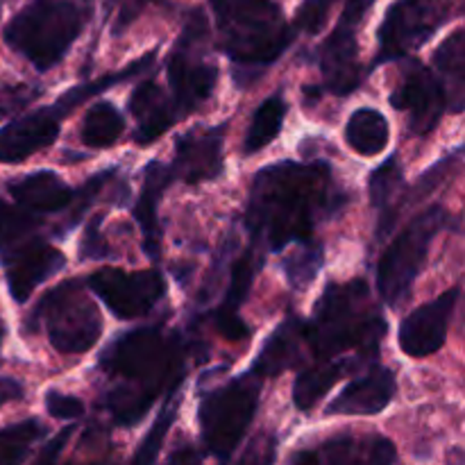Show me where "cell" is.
Returning <instances> with one entry per match:
<instances>
[{"label":"cell","mask_w":465,"mask_h":465,"mask_svg":"<svg viewBox=\"0 0 465 465\" xmlns=\"http://www.w3.org/2000/svg\"><path fill=\"white\" fill-rule=\"evenodd\" d=\"M286 109H289V104H286L282 95H271V98H266L259 104V109L252 116V123H250L248 134H245V153H259V150L275 141L282 125H284Z\"/></svg>","instance_id":"f1b7e54d"},{"label":"cell","mask_w":465,"mask_h":465,"mask_svg":"<svg viewBox=\"0 0 465 465\" xmlns=\"http://www.w3.org/2000/svg\"><path fill=\"white\" fill-rule=\"evenodd\" d=\"M259 263H262V257H259L254 250H245V252L236 259L234 266H232L230 286H227V293L221 304V312H239V307L245 302L250 289H252V282L259 271Z\"/></svg>","instance_id":"e575fe53"},{"label":"cell","mask_w":465,"mask_h":465,"mask_svg":"<svg viewBox=\"0 0 465 465\" xmlns=\"http://www.w3.org/2000/svg\"><path fill=\"white\" fill-rule=\"evenodd\" d=\"M213 321H216V330L223 339L243 341L245 336H250L248 325L241 321L239 312H221V309H218L216 316H213Z\"/></svg>","instance_id":"60d3db41"},{"label":"cell","mask_w":465,"mask_h":465,"mask_svg":"<svg viewBox=\"0 0 465 465\" xmlns=\"http://www.w3.org/2000/svg\"><path fill=\"white\" fill-rule=\"evenodd\" d=\"M86 286L121 321L143 318L166 295V282H163L162 272L154 271V268L139 272L103 268L86 280Z\"/></svg>","instance_id":"8fae6325"},{"label":"cell","mask_w":465,"mask_h":465,"mask_svg":"<svg viewBox=\"0 0 465 465\" xmlns=\"http://www.w3.org/2000/svg\"><path fill=\"white\" fill-rule=\"evenodd\" d=\"M391 104L409 114V127L418 136L434 132L448 109L439 77L418 59H411L402 66V80L391 94Z\"/></svg>","instance_id":"7c38bea8"},{"label":"cell","mask_w":465,"mask_h":465,"mask_svg":"<svg viewBox=\"0 0 465 465\" xmlns=\"http://www.w3.org/2000/svg\"><path fill=\"white\" fill-rule=\"evenodd\" d=\"M352 368L350 361H339L336 359H322V363L309 368L302 375H298L293 384V402L300 411H312L318 400L330 393L331 386Z\"/></svg>","instance_id":"484cf974"},{"label":"cell","mask_w":465,"mask_h":465,"mask_svg":"<svg viewBox=\"0 0 465 465\" xmlns=\"http://www.w3.org/2000/svg\"><path fill=\"white\" fill-rule=\"evenodd\" d=\"M227 123L216 127L189 130L175 141L173 153V175L189 184L216 180L223 171V143H225Z\"/></svg>","instance_id":"9a60e30c"},{"label":"cell","mask_w":465,"mask_h":465,"mask_svg":"<svg viewBox=\"0 0 465 465\" xmlns=\"http://www.w3.org/2000/svg\"><path fill=\"white\" fill-rule=\"evenodd\" d=\"M209 35V21L203 9L189 14L184 32L168 57V84L173 91V107L177 118L189 116L213 94L218 66L203 48Z\"/></svg>","instance_id":"9c48e42d"},{"label":"cell","mask_w":465,"mask_h":465,"mask_svg":"<svg viewBox=\"0 0 465 465\" xmlns=\"http://www.w3.org/2000/svg\"><path fill=\"white\" fill-rule=\"evenodd\" d=\"M316 463H371L386 465L398 459L395 445L381 436H368V439H331L322 445L321 452H313Z\"/></svg>","instance_id":"cb8c5ba5"},{"label":"cell","mask_w":465,"mask_h":465,"mask_svg":"<svg viewBox=\"0 0 465 465\" xmlns=\"http://www.w3.org/2000/svg\"><path fill=\"white\" fill-rule=\"evenodd\" d=\"M304 345V322L300 318L289 316L284 322L277 325V330L268 336L263 348L259 350L257 359L252 363L254 375L262 377H277L280 372L298 366L302 359Z\"/></svg>","instance_id":"ffe728a7"},{"label":"cell","mask_w":465,"mask_h":465,"mask_svg":"<svg viewBox=\"0 0 465 465\" xmlns=\"http://www.w3.org/2000/svg\"><path fill=\"white\" fill-rule=\"evenodd\" d=\"M341 200L327 163L282 162L254 175L245 223L254 243L280 252L293 241H307Z\"/></svg>","instance_id":"6da1fadb"},{"label":"cell","mask_w":465,"mask_h":465,"mask_svg":"<svg viewBox=\"0 0 465 465\" xmlns=\"http://www.w3.org/2000/svg\"><path fill=\"white\" fill-rule=\"evenodd\" d=\"M448 221L450 213L440 204L425 209L395 236L393 243L381 254L377 266V291L389 307L398 309L411 295L431 243Z\"/></svg>","instance_id":"52a82bcc"},{"label":"cell","mask_w":465,"mask_h":465,"mask_svg":"<svg viewBox=\"0 0 465 465\" xmlns=\"http://www.w3.org/2000/svg\"><path fill=\"white\" fill-rule=\"evenodd\" d=\"M334 3L336 0H304L298 9V16H295L298 30L309 32V35H316L318 30H322Z\"/></svg>","instance_id":"f35d334b"},{"label":"cell","mask_w":465,"mask_h":465,"mask_svg":"<svg viewBox=\"0 0 465 465\" xmlns=\"http://www.w3.org/2000/svg\"><path fill=\"white\" fill-rule=\"evenodd\" d=\"M389 121L377 109H357L345 127V139L354 153L375 157L389 145Z\"/></svg>","instance_id":"4316f807"},{"label":"cell","mask_w":465,"mask_h":465,"mask_svg":"<svg viewBox=\"0 0 465 465\" xmlns=\"http://www.w3.org/2000/svg\"><path fill=\"white\" fill-rule=\"evenodd\" d=\"M45 434V427L39 420H23L18 425L0 430V463L25 461L32 445Z\"/></svg>","instance_id":"836d02e7"},{"label":"cell","mask_w":465,"mask_h":465,"mask_svg":"<svg viewBox=\"0 0 465 465\" xmlns=\"http://www.w3.org/2000/svg\"><path fill=\"white\" fill-rule=\"evenodd\" d=\"M434 66L440 75V89L450 112H463L465 103V35L454 30L434 53Z\"/></svg>","instance_id":"603a6c76"},{"label":"cell","mask_w":465,"mask_h":465,"mask_svg":"<svg viewBox=\"0 0 465 465\" xmlns=\"http://www.w3.org/2000/svg\"><path fill=\"white\" fill-rule=\"evenodd\" d=\"M130 112L136 118L134 141L141 145L157 141L177 121L173 100H166L163 91L150 80L141 82L134 89V94L130 95Z\"/></svg>","instance_id":"44dd1931"},{"label":"cell","mask_w":465,"mask_h":465,"mask_svg":"<svg viewBox=\"0 0 465 465\" xmlns=\"http://www.w3.org/2000/svg\"><path fill=\"white\" fill-rule=\"evenodd\" d=\"M36 225H39V218L35 216V212L0 200V252L30 234Z\"/></svg>","instance_id":"d590c367"},{"label":"cell","mask_w":465,"mask_h":465,"mask_svg":"<svg viewBox=\"0 0 465 465\" xmlns=\"http://www.w3.org/2000/svg\"><path fill=\"white\" fill-rule=\"evenodd\" d=\"M372 3H375V0H348L339 25L350 27V30H357V25L363 21V16H366L368 9L372 7Z\"/></svg>","instance_id":"7bdbcfd3"},{"label":"cell","mask_w":465,"mask_h":465,"mask_svg":"<svg viewBox=\"0 0 465 465\" xmlns=\"http://www.w3.org/2000/svg\"><path fill=\"white\" fill-rule=\"evenodd\" d=\"M221 48L239 68L277 62L293 41L284 14L272 0H209Z\"/></svg>","instance_id":"277c9868"},{"label":"cell","mask_w":465,"mask_h":465,"mask_svg":"<svg viewBox=\"0 0 465 465\" xmlns=\"http://www.w3.org/2000/svg\"><path fill=\"white\" fill-rule=\"evenodd\" d=\"M450 16L452 0H395L377 32V54L371 71L416 53L450 21Z\"/></svg>","instance_id":"30bf717a"},{"label":"cell","mask_w":465,"mask_h":465,"mask_svg":"<svg viewBox=\"0 0 465 465\" xmlns=\"http://www.w3.org/2000/svg\"><path fill=\"white\" fill-rule=\"evenodd\" d=\"M125 130L121 112L107 100H100L86 112L84 123H82V141L89 148H109L121 139Z\"/></svg>","instance_id":"83f0119b"},{"label":"cell","mask_w":465,"mask_h":465,"mask_svg":"<svg viewBox=\"0 0 465 465\" xmlns=\"http://www.w3.org/2000/svg\"><path fill=\"white\" fill-rule=\"evenodd\" d=\"M259 404V377L243 372L236 380L207 391L200 400L198 422L204 448L221 461H227L248 434Z\"/></svg>","instance_id":"8992f818"},{"label":"cell","mask_w":465,"mask_h":465,"mask_svg":"<svg viewBox=\"0 0 465 465\" xmlns=\"http://www.w3.org/2000/svg\"><path fill=\"white\" fill-rule=\"evenodd\" d=\"M44 322L48 341L59 354H84L98 343L103 334V318L98 304L86 293L80 280L64 282L41 298L30 316L32 327Z\"/></svg>","instance_id":"ba28073f"},{"label":"cell","mask_w":465,"mask_h":465,"mask_svg":"<svg viewBox=\"0 0 465 465\" xmlns=\"http://www.w3.org/2000/svg\"><path fill=\"white\" fill-rule=\"evenodd\" d=\"M180 404H182V393H180V386H177V389H173L171 393H168V400L163 402V407L159 409L157 420L153 422V427H150V431L145 434V439L141 440L139 450H136L132 461L139 465H148L157 461L159 452H162L163 448V440H166L168 431H171L173 422H175L177 418V411H180Z\"/></svg>","instance_id":"1f68e13d"},{"label":"cell","mask_w":465,"mask_h":465,"mask_svg":"<svg viewBox=\"0 0 465 465\" xmlns=\"http://www.w3.org/2000/svg\"><path fill=\"white\" fill-rule=\"evenodd\" d=\"M457 154H450V157L440 159V162L436 163V166H431L430 171L422 173V177L416 182V184H413V189H409L407 193H404V191H402V193L398 195V200H395V203H393V207H391L389 212L380 213V225H377V239H384L386 234H391V232H393V227L398 225L400 218H402L404 213L409 212V209L416 207V204L420 203V200L430 198V195L434 193V191L439 189L440 184H443L445 177H448L450 173H452L454 168H457V163H459Z\"/></svg>","instance_id":"d4e9b609"},{"label":"cell","mask_w":465,"mask_h":465,"mask_svg":"<svg viewBox=\"0 0 465 465\" xmlns=\"http://www.w3.org/2000/svg\"><path fill=\"white\" fill-rule=\"evenodd\" d=\"M171 463H198L203 461V454L195 452L193 448H184L182 452H175L171 454V459H168Z\"/></svg>","instance_id":"bcb514c9"},{"label":"cell","mask_w":465,"mask_h":465,"mask_svg":"<svg viewBox=\"0 0 465 465\" xmlns=\"http://www.w3.org/2000/svg\"><path fill=\"white\" fill-rule=\"evenodd\" d=\"M16 204L35 213H57L71 204L73 191L53 171H36L9 184Z\"/></svg>","instance_id":"7402d4cb"},{"label":"cell","mask_w":465,"mask_h":465,"mask_svg":"<svg viewBox=\"0 0 465 465\" xmlns=\"http://www.w3.org/2000/svg\"><path fill=\"white\" fill-rule=\"evenodd\" d=\"M154 54H157V53H154V50H153V53L143 54V57H141V59L132 62L130 66L125 68V71H118V73H114V75L98 77V80L86 82V84L73 86V89H68L66 94H62L57 100H54V104H53L54 112H57L59 116H64V114H71L73 109L77 107V104L84 103V100L91 98V95L100 94V91H104V89H112L114 84H118V82H123V80H130V77H134L136 73L145 71V68H148L150 64H153Z\"/></svg>","instance_id":"f546056e"},{"label":"cell","mask_w":465,"mask_h":465,"mask_svg":"<svg viewBox=\"0 0 465 465\" xmlns=\"http://www.w3.org/2000/svg\"><path fill=\"white\" fill-rule=\"evenodd\" d=\"M100 223H103V216L98 213L86 225L84 236L80 241V262H103V259L112 257V250H109L107 241L100 234Z\"/></svg>","instance_id":"74e56055"},{"label":"cell","mask_w":465,"mask_h":465,"mask_svg":"<svg viewBox=\"0 0 465 465\" xmlns=\"http://www.w3.org/2000/svg\"><path fill=\"white\" fill-rule=\"evenodd\" d=\"M368 191H371L372 207L380 213L389 212L398 195L404 191V168L400 163L398 154L386 159L381 166H377L371 173V182H368Z\"/></svg>","instance_id":"d6a6232c"},{"label":"cell","mask_w":465,"mask_h":465,"mask_svg":"<svg viewBox=\"0 0 465 465\" xmlns=\"http://www.w3.org/2000/svg\"><path fill=\"white\" fill-rule=\"evenodd\" d=\"M175 180L171 166L162 162H150L143 171V184H141L139 200L134 204V221L139 223L143 232L145 252L153 262L159 259V241H162V230H159V203H162L163 191Z\"/></svg>","instance_id":"d6986e66"},{"label":"cell","mask_w":465,"mask_h":465,"mask_svg":"<svg viewBox=\"0 0 465 465\" xmlns=\"http://www.w3.org/2000/svg\"><path fill=\"white\" fill-rule=\"evenodd\" d=\"M384 334V316L371 302V291L363 280L348 284L330 282L313 309L312 321L304 322V343H309L318 359H336L348 350L372 354Z\"/></svg>","instance_id":"3957f363"},{"label":"cell","mask_w":465,"mask_h":465,"mask_svg":"<svg viewBox=\"0 0 465 465\" xmlns=\"http://www.w3.org/2000/svg\"><path fill=\"white\" fill-rule=\"evenodd\" d=\"M459 289L445 291L443 295L413 309L400 325V348L407 357L425 359L439 352L448 339L450 321L459 302Z\"/></svg>","instance_id":"4fadbf2b"},{"label":"cell","mask_w":465,"mask_h":465,"mask_svg":"<svg viewBox=\"0 0 465 465\" xmlns=\"http://www.w3.org/2000/svg\"><path fill=\"white\" fill-rule=\"evenodd\" d=\"M321 71L325 89L336 95H348L361 84L357 30L336 25L321 48Z\"/></svg>","instance_id":"ac0fdd59"},{"label":"cell","mask_w":465,"mask_h":465,"mask_svg":"<svg viewBox=\"0 0 465 465\" xmlns=\"http://www.w3.org/2000/svg\"><path fill=\"white\" fill-rule=\"evenodd\" d=\"M73 431H75V427H66V430L59 431V434L54 436L53 440H48V443H45V448L41 450L39 457H36V463H53V461H57L59 452H62L64 445L68 443V439H71V436H73Z\"/></svg>","instance_id":"ee69618b"},{"label":"cell","mask_w":465,"mask_h":465,"mask_svg":"<svg viewBox=\"0 0 465 465\" xmlns=\"http://www.w3.org/2000/svg\"><path fill=\"white\" fill-rule=\"evenodd\" d=\"M298 248L293 252H289L282 262L284 268V275L289 280V284L295 291H302L312 284L318 277V272L322 271V263H325V248L321 243H312V241H298Z\"/></svg>","instance_id":"4dcf8cb0"},{"label":"cell","mask_w":465,"mask_h":465,"mask_svg":"<svg viewBox=\"0 0 465 465\" xmlns=\"http://www.w3.org/2000/svg\"><path fill=\"white\" fill-rule=\"evenodd\" d=\"M112 3H116V25H114V30L123 32L143 12L145 5L154 3V0H112Z\"/></svg>","instance_id":"b9f144b4"},{"label":"cell","mask_w":465,"mask_h":465,"mask_svg":"<svg viewBox=\"0 0 465 465\" xmlns=\"http://www.w3.org/2000/svg\"><path fill=\"white\" fill-rule=\"evenodd\" d=\"M23 398V386L18 384L16 380L12 377H0V407L12 400H21Z\"/></svg>","instance_id":"f6af8a7d"},{"label":"cell","mask_w":465,"mask_h":465,"mask_svg":"<svg viewBox=\"0 0 465 465\" xmlns=\"http://www.w3.org/2000/svg\"><path fill=\"white\" fill-rule=\"evenodd\" d=\"M109 175H112V171H104V173H95L94 177H91L89 182H84V184L80 186V189L73 193L71 198V218H68L66 223H64V230H71V227H75L77 223L82 221V216H84L86 209L91 207V203H94L95 198H98V193L103 191V186L107 184Z\"/></svg>","instance_id":"8d00e7d4"},{"label":"cell","mask_w":465,"mask_h":465,"mask_svg":"<svg viewBox=\"0 0 465 465\" xmlns=\"http://www.w3.org/2000/svg\"><path fill=\"white\" fill-rule=\"evenodd\" d=\"M59 118L62 116L54 107H45L0 127V163H21L54 143L59 134Z\"/></svg>","instance_id":"2e32d148"},{"label":"cell","mask_w":465,"mask_h":465,"mask_svg":"<svg viewBox=\"0 0 465 465\" xmlns=\"http://www.w3.org/2000/svg\"><path fill=\"white\" fill-rule=\"evenodd\" d=\"M45 411L53 418H59V420H75L84 413V404H82V400L73 398V395L48 391L45 393Z\"/></svg>","instance_id":"ab89813d"},{"label":"cell","mask_w":465,"mask_h":465,"mask_svg":"<svg viewBox=\"0 0 465 465\" xmlns=\"http://www.w3.org/2000/svg\"><path fill=\"white\" fill-rule=\"evenodd\" d=\"M89 18L86 0H32L5 27V41L36 71L57 66Z\"/></svg>","instance_id":"5b68a950"},{"label":"cell","mask_w":465,"mask_h":465,"mask_svg":"<svg viewBox=\"0 0 465 465\" xmlns=\"http://www.w3.org/2000/svg\"><path fill=\"white\" fill-rule=\"evenodd\" d=\"M398 381L389 368H372L368 375L350 381L330 404L327 416H377L395 398Z\"/></svg>","instance_id":"e0dca14e"},{"label":"cell","mask_w":465,"mask_h":465,"mask_svg":"<svg viewBox=\"0 0 465 465\" xmlns=\"http://www.w3.org/2000/svg\"><path fill=\"white\" fill-rule=\"evenodd\" d=\"M100 368L114 386L104 395V407L121 427L143 420L163 391L171 393L184 377V348L175 331L141 327L118 336L100 357Z\"/></svg>","instance_id":"7a4b0ae2"},{"label":"cell","mask_w":465,"mask_h":465,"mask_svg":"<svg viewBox=\"0 0 465 465\" xmlns=\"http://www.w3.org/2000/svg\"><path fill=\"white\" fill-rule=\"evenodd\" d=\"M3 266L9 295L23 304L35 293L36 286L66 266V257L57 248H50L44 241L35 239L21 248L3 250Z\"/></svg>","instance_id":"5bb4252c"}]
</instances>
